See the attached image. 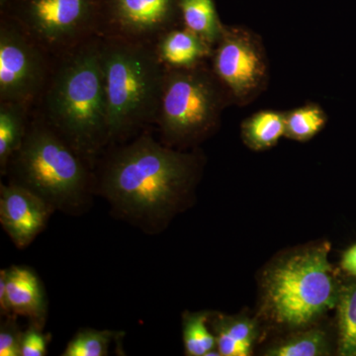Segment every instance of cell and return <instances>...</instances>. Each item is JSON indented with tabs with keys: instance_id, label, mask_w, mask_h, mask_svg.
I'll return each mask as SVG.
<instances>
[{
	"instance_id": "obj_1",
	"label": "cell",
	"mask_w": 356,
	"mask_h": 356,
	"mask_svg": "<svg viewBox=\"0 0 356 356\" xmlns=\"http://www.w3.org/2000/svg\"><path fill=\"white\" fill-rule=\"evenodd\" d=\"M192 161L149 135L119 149L105 165L102 191L117 212L156 229L186 189Z\"/></svg>"
},
{
	"instance_id": "obj_2",
	"label": "cell",
	"mask_w": 356,
	"mask_h": 356,
	"mask_svg": "<svg viewBox=\"0 0 356 356\" xmlns=\"http://www.w3.org/2000/svg\"><path fill=\"white\" fill-rule=\"evenodd\" d=\"M99 41L91 37L70 49L44 95L49 124L86 159L110 140Z\"/></svg>"
},
{
	"instance_id": "obj_3",
	"label": "cell",
	"mask_w": 356,
	"mask_h": 356,
	"mask_svg": "<svg viewBox=\"0 0 356 356\" xmlns=\"http://www.w3.org/2000/svg\"><path fill=\"white\" fill-rule=\"evenodd\" d=\"M99 53L110 140L122 139L156 122L168 67L149 42L105 36Z\"/></svg>"
},
{
	"instance_id": "obj_4",
	"label": "cell",
	"mask_w": 356,
	"mask_h": 356,
	"mask_svg": "<svg viewBox=\"0 0 356 356\" xmlns=\"http://www.w3.org/2000/svg\"><path fill=\"white\" fill-rule=\"evenodd\" d=\"M83 156L49 123H33L11 159L15 184L44 199L54 208L81 205L88 191Z\"/></svg>"
},
{
	"instance_id": "obj_5",
	"label": "cell",
	"mask_w": 356,
	"mask_h": 356,
	"mask_svg": "<svg viewBox=\"0 0 356 356\" xmlns=\"http://www.w3.org/2000/svg\"><path fill=\"white\" fill-rule=\"evenodd\" d=\"M329 250L327 245L304 250L269 271L267 305L276 322L299 327L336 306L339 293L327 259Z\"/></svg>"
},
{
	"instance_id": "obj_6",
	"label": "cell",
	"mask_w": 356,
	"mask_h": 356,
	"mask_svg": "<svg viewBox=\"0 0 356 356\" xmlns=\"http://www.w3.org/2000/svg\"><path fill=\"white\" fill-rule=\"evenodd\" d=\"M222 99L214 79L192 69H168L156 122L166 142L195 139L216 123Z\"/></svg>"
},
{
	"instance_id": "obj_7",
	"label": "cell",
	"mask_w": 356,
	"mask_h": 356,
	"mask_svg": "<svg viewBox=\"0 0 356 356\" xmlns=\"http://www.w3.org/2000/svg\"><path fill=\"white\" fill-rule=\"evenodd\" d=\"M14 20L42 48H74L99 27L102 0H11ZM9 3V4H10Z\"/></svg>"
},
{
	"instance_id": "obj_8",
	"label": "cell",
	"mask_w": 356,
	"mask_h": 356,
	"mask_svg": "<svg viewBox=\"0 0 356 356\" xmlns=\"http://www.w3.org/2000/svg\"><path fill=\"white\" fill-rule=\"evenodd\" d=\"M43 48L14 21L0 27V99L29 105L44 89Z\"/></svg>"
},
{
	"instance_id": "obj_9",
	"label": "cell",
	"mask_w": 356,
	"mask_h": 356,
	"mask_svg": "<svg viewBox=\"0 0 356 356\" xmlns=\"http://www.w3.org/2000/svg\"><path fill=\"white\" fill-rule=\"evenodd\" d=\"M178 0H102V17L108 37L149 42L170 29Z\"/></svg>"
},
{
	"instance_id": "obj_10",
	"label": "cell",
	"mask_w": 356,
	"mask_h": 356,
	"mask_svg": "<svg viewBox=\"0 0 356 356\" xmlns=\"http://www.w3.org/2000/svg\"><path fill=\"white\" fill-rule=\"evenodd\" d=\"M214 54V72L238 98L259 88L266 76V63L259 44L241 30L225 29Z\"/></svg>"
},
{
	"instance_id": "obj_11",
	"label": "cell",
	"mask_w": 356,
	"mask_h": 356,
	"mask_svg": "<svg viewBox=\"0 0 356 356\" xmlns=\"http://www.w3.org/2000/svg\"><path fill=\"white\" fill-rule=\"evenodd\" d=\"M55 210L44 199L13 182L0 188V222L19 248L29 245L43 231Z\"/></svg>"
},
{
	"instance_id": "obj_12",
	"label": "cell",
	"mask_w": 356,
	"mask_h": 356,
	"mask_svg": "<svg viewBox=\"0 0 356 356\" xmlns=\"http://www.w3.org/2000/svg\"><path fill=\"white\" fill-rule=\"evenodd\" d=\"M7 300L13 315L24 316L43 327L47 315L46 295L41 280L31 269L13 266L6 269Z\"/></svg>"
},
{
	"instance_id": "obj_13",
	"label": "cell",
	"mask_w": 356,
	"mask_h": 356,
	"mask_svg": "<svg viewBox=\"0 0 356 356\" xmlns=\"http://www.w3.org/2000/svg\"><path fill=\"white\" fill-rule=\"evenodd\" d=\"M159 60L168 69H192L210 55L211 46L195 33L186 29H170L154 44Z\"/></svg>"
},
{
	"instance_id": "obj_14",
	"label": "cell",
	"mask_w": 356,
	"mask_h": 356,
	"mask_svg": "<svg viewBox=\"0 0 356 356\" xmlns=\"http://www.w3.org/2000/svg\"><path fill=\"white\" fill-rule=\"evenodd\" d=\"M28 105L18 102L0 104V170L6 173L11 159L20 149L26 132Z\"/></svg>"
},
{
	"instance_id": "obj_15",
	"label": "cell",
	"mask_w": 356,
	"mask_h": 356,
	"mask_svg": "<svg viewBox=\"0 0 356 356\" xmlns=\"http://www.w3.org/2000/svg\"><path fill=\"white\" fill-rule=\"evenodd\" d=\"M178 8L186 29L195 33L212 46L224 34L214 0H178Z\"/></svg>"
},
{
	"instance_id": "obj_16",
	"label": "cell",
	"mask_w": 356,
	"mask_h": 356,
	"mask_svg": "<svg viewBox=\"0 0 356 356\" xmlns=\"http://www.w3.org/2000/svg\"><path fill=\"white\" fill-rule=\"evenodd\" d=\"M217 346L222 356H248L255 337L254 325L247 320L221 318L216 325Z\"/></svg>"
},
{
	"instance_id": "obj_17",
	"label": "cell",
	"mask_w": 356,
	"mask_h": 356,
	"mask_svg": "<svg viewBox=\"0 0 356 356\" xmlns=\"http://www.w3.org/2000/svg\"><path fill=\"white\" fill-rule=\"evenodd\" d=\"M285 115L280 112L261 111L243 123V137L250 147L261 149L273 147L285 135Z\"/></svg>"
},
{
	"instance_id": "obj_18",
	"label": "cell",
	"mask_w": 356,
	"mask_h": 356,
	"mask_svg": "<svg viewBox=\"0 0 356 356\" xmlns=\"http://www.w3.org/2000/svg\"><path fill=\"white\" fill-rule=\"evenodd\" d=\"M339 353L356 356V284L339 292Z\"/></svg>"
},
{
	"instance_id": "obj_19",
	"label": "cell",
	"mask_w": 356,
	"mask_h": 356,
	"mask_svg": "<svg viewBox=\"0 0 356 356\" xmlns=\"http://www.w3.org/2000/svg\"><path fill=\"white\" fill-rule=\"evenodd\" d=\"M208 314L186 315L184 322L185 353L189 356H207L217 346L216 337L207 327Z\"/></svg>"
},
{
	"instance_id": "obj_20",
	"label": "cell",
	"mask_w": 356,
	"mask_h": 356,
	"mask_svg": "<svg viewBox=\"0 0 356 356\" xmlns=\"http://www.w3.org/2000/svg\"><path fill=\"white\" fill-rule=\"evenodd\" d=\"M325 115L320 107L307 105L285 115V135L291 139L307 140L324 127Z\"/></svg>"
},
{
	"instance_id": "obj_21",
	"label": "cell",
	"mask_w": 356,
	"mask_h": 356,
	"mask_svg": "<svg viewBox=\"0 0 356 356\" xmlns=\"http://www.w3.org/2000/svg\"><path fill=\"white\" fill-rule=\"evenodd\" d=\"M115 336L110 331L84 329L70 339L63 356H105Z\"/></svg>"
},
{
	"instance_id": "obj_22",
	"label": "cell",
	"mask_w": 356,
	"mask_h": 356,
	"mask_svg": "<svg viewBox=\"0 0 356 356\" xmlns=\"http://www.w3.org/2000/svg\"><path fill=\"white\" fill-rule=\"evenodd\" d=\"M327 353L324 334L318 331L305 332L276 346L267 355L273 356H318Z\"/></svg>"
},
{
	"instance_id": "obj_23",
	"label": "cell",
	"mask_w": 356,
	"mask_h": 356,
	"mask_svg": "<svg viewBox=\"0 0 356 356\" xmlns=\"http://www.w3.org/2000/svg\"><path fill=\"white\" fill-rule=\"evenodd\" d=\"M16 316H6L0 327V356H21L23 332L16 324Z\"/></svg>"
},
{
	"instance_id": "obj_24",
	"label": "cell",
	"mask_w": 356,
	"mask_h": 356,
	"mask_svg": "<svg viewBox=\"0 0 356 356\" xmlns=\"http://www.w3.org/2000/svg\"><path fill=\"white\" fill-rule=\"evenodd\" d=\"M49 339L39 325L32 324L23 332L21 341V356H44L47 355Z\"/></svg>"
},
{
	"instance_id": "obj_25",
	"label": "cell",
	"mask_w": 356,
	"mask_h": 356,
	"mask_svg": "<svg viewBox=\"0 0 356 356\" xmlns=\"http://www.w3.org/2000/svg\"><path fill=\"white\" fill-rule=\"evenodd\" d=\"M0 310L1 315H13L7 300L6 270H1L0 273Z\"/></svg>"
},
{
	"instance_id": "obj_26",
	"label": "cell",
	"mask_w": 356,
	"mask_h": 356,
	"mask_svg": "<svg viewBox=\"0 0 356 356\" xmlns=\"http://www.w3.org/2000/svg\"><path fill=\"white\" fill-rule=\"evenodd\" d=\"M341 266L344 271L356 277V245L344 254Z\"/></svg>"
},
{
	"instance_id": "obj_27",
	"label": "cell",
	"mask_w": 356,
	"mask_h": 356,
	"mask_svg": "<svg viewBox=\"0 0 356 356\" xmlns=\"http://www.w3.org/2000/svg\"><path fill=\"white\" fill-rule=\"evenodd\" d=\"M11 0H0V4H1V6H6L7 4L10 3Z\"/></svg>"
}]
</instances>
